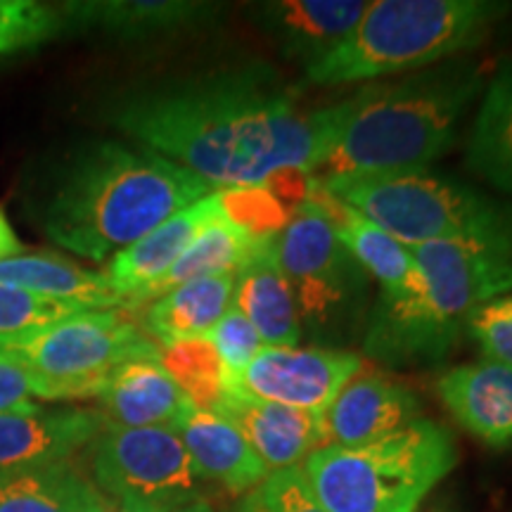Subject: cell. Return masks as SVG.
I'll use <instances>...</instances> for the list:
<instances>
[{
    "label": "cell",
    "instance_id": "cell-1",
    "mask_svg": "<svg viewBox=\"0 0 512 512\" xmlns=\"http://www.w3.org/2000/svg\"><path fill=\"white\" fill-rule=\"evenodd\" d=\"M107 119L214 190H266L318 171L323 155L318 110L264 62L136 86L107 105Z\"/></svg>",
    "mask_w": 512,
    "mask_h": 512
},
{
    "label": "cell",
    "instance_id": "cell-2",
    "mask_svg": "<svg viewBox=\"0 0 512 512\" xmlns=\"http://www.w3.org/2000/svg\"><path fill=\"white\" fill-rule=\"evenodd\" d=\"M484 62L453 57L420 72L361 86L320 107V178L427 169L458 143L470 107L489 81Z\"/></svg>",
    "mask_w": 512,
    "mask_h": 512
},
{
    "label": "cell",
    "instance_id": "cell-3",
    "mask_svg": "<svg viewBox=\"0 0 512 512\" xmlns=\"http://www.w3.org/2000/svg\"><path fill=\"white\" fill-rule=\"evenodd\" d=\"M211 190L155 150L93 140L76 147L41 192L38 223L67 252L107 261Z\"/></svg>",
    "mask_w": 512,
    "mask_h": 512
},
{
    "label": "cell",
    "instance_id": "cell-4",
    "mask_svg": "<svg viewBox=\"0 0 512 512\" xmlns=\"http://www.w3.org/2000/svg\"><path fill=\"white\" fill-rule=\"evenodd\" d=\"M408 249L418 275L377 292L363 328L366 356L387 366L441 361L479 306L512 292V230Z\"/></svg>",
    "mask_w": 512,
    "mask_h": 512
},
{
    "label": "cell",
    "instance_id": "cell-5",
    "mask_svg": "<svg viewBox=\"0 0 512 512\" xmlns=\"http://www.w3.org/2000/svg\"><path fill=\"white\" fill-rule=\"evenodd\" d=\"M512 15L505 0H375L354 31L309 67V86L373 83L465 57Z\"/></svg>",
    "mask_w": 512,
    "mask_h": 512
},
{
    "label": "cell",
    "instance_id": "cell-6",
    "mask_svg": "<svg viewBox=\"0 0 512 512\" xmlns=\"http://www.w3.org/2000/svg\"><path fill=\"white\" fill-rule=\"evenodd\" d=\"M458 465L453 434L418 418L363 446H325L302 465L328 512H418Z\"/></svg>",
    "mask_w": 512,
    "mask_h": 512
},
{
    "label": "cell",
    "instance_id": "cell-7",
    "mask_svg": "<svg viewBox=\"0 0 512 512\" xmlns=\"http://www.w3.org/2000/svg\"><path fill=\"white\" fill-rule=\"evenodd\" d=\"M332 197L361 211L406 247L512 230V202L427 169L316 178Z\"/></svg>",
    "mask_w": 512,
    "mask_h": 512
},
{
    "label": "cell",
    "instance_id": "cell-8",
    "mask_svg": "<svg viewBox=\"0 0 512 512\" xmlns=\"http://www.w3.org/2000/svg\"><path fill=\"white\" fill-rule=\"evenodd\" d=\"M275 249L294 292L302 332L313 347L339 349L366 328L370 275L309 195L275 230Z\"/></svg>",
    "mask_w": 512,
    "mask_h": 512
},
{
    "label": "cell",
    "instance_id": "cell-9",
    "mask_svg": "<svg viewBox=\"0 0 512 512\" xmlns=\"http://www.w3.org/2000/svg\"><path fill=\"white\" fill-rule=\"evenodd\" d=\"M0 354L27 370L31 394L41 401L98 399L110 375L162 349L140 330L126 309L86 311L0 344Z\"/></svg>",
    "mask_w": 512,
    "mask_h": 512
},
{
    "label": "cell",
    "instance_id": "cell-10",
    "mask_svg": "<svg viewBox=\"0 0 512 512\" xmlns=\"http://www.w3.org/2000/svg\"><path fill=\"white\" fill-rule=\"evenodd\" d=\"M86 451L88 479L126 512H176L204 498V479L169 427L107 425Z\"/></svg>",
    "mask_w": 512,
    "mask_h": 512
},
{
    "label": "cell",
    "instance_id": "cell-11",
    "mask_svg": "<svg viewBox=\"0 0 512 512\" xmlns=\"http://www.w3.org/2000/svg\"><path fill=\"white\" fill-rule=\"evenodd\" d=\"M363 366L347 349L264 347L226 392L306 413H325Z\"/></svg>",
    "mask_w": 512,
    "mask_h": 512
},
{
    "label": "cell",
    "instance_id": "cell-12",
    "mask_svg": "<svg viewBox=\"0 0 512 512\" xmlns=\"http://www.w3.org/2000/svg\"><path fill=\"white\" fill-rule=\"evenodd\" d=\"M57 8L64 29L95 31L124 43H145L209 27L223 15L226 5L200 0H79Z\"/></svg>",
    "mask_w": 512,
    "mask_h": 512
},
{
    "label": "cell",
    "instance_id": "cell-13",
    "mask_svg": "<svg viewBox=\"0 0 512 512\" xmlns=\"http://www.w3.org/2000/svg\"><path fill=\"white\" fill-rule=\"evenodd\" d=\"M230 204V190H211L202 200L178 211V214L159 223L155 230L143 235L131 247L121 249L107 261L102 275L112 290L119 294L128 309L140 294L150 290L162 275L176 264L178 256L192 245L204 226L219 219Z\"/></svg>",
    "mask_w": 512,
    "mask_h": 512
},
{
    "label": "cell",
    "instance_id": "cell-14",
    "mask_svg": "<svg viewBox=\"0 0 512 512\" xmlns=\"http://www.w3.org/2000/svg\"><path fill=\"white\" fill-rule=\"evenodd\" d=\"M110 425L91 408H48L0 415V472L69 463Z\"/></svg>",
    "mask_w": 512,
    "mask_h": 512
},
{
    "label": "cell",
    "instance_id": "cell-15",
    "mask_svg": "<svg viewBox=\"0 0 512 512\" xmlns=\"http://www.w3.org/2000/svg\"><path fill=\"white\" fill-rule=\"evenodd\" d=\"M420 415V399L406 384L377 373H358L323 413L325 446H363L403 430Z\"/></svg>",
    "mask_w": 512,
    "mask_h": 512
},
{
    "label": "cell",
    "instance_id": "cell-16",
    "mask_svg": "<svg viewBox=\"0 0 512 512\" xmlns=\"http://www.w3.org/2000/svg\"><path fill=\"white\" fill-rule=\"evenodd\" d=\"M214 411L238 427L271 475L304 465L325 448L323 413L297 411L233 392H223Z\"/></svg>",
    "mask_w": 512,
    "mask_h": 512
},
{
    "label": "cell",
    "instance_id": "cell-17",
    "mask_svg": "<svg viewBox=\"0 0 512 512\" xmlns=\"http://www.w3.org/2000/svg\"><path fill=\"white\" fill-rule=\"evenodd\" d=\"M439 401L484 446L512 448V366L482 358L439 375Z\"/></svg>",
    "mask_w": 512,
    "mask_h": 512
},
{
    "label": "cell",
    "instance_id": "cell-18",
    "mask_svg": "<svg viewBox=\"0 0 512 512\" xmlns=\"http://www.w3.org/2000/svg\"><path fill=\"white\" fill-rule=\"evenodd\" d=\"M368 5L370 0H271L254 3L249 12L280 53L309 67L354 31Z\"/></svg>",
    "mask_w": 512,
    "mask_h": 512
},
{
    "label": "cell",
    "instance_id": "cell-19",
    "mask_svg": "<svg viewBox=\"0 0 512 512\" xmlns=\"http://www.w3.org/2000/svg\"><path fill=\"white\" fill-rule=\"evenodd\" d=\"M233 306L259 332L264 347H299L304 332L290 280L280 266L275 230L261 235L235 273Z\"/></svg>",
    "mask_w": 512,
    "mask_h": 512
},
{
    "label": "cell",
    "instance_id": "cell-20",
    "mask_svg": "<svg viewBox=\"0 0 512 512\" xmlns=\"http://www.w3.org/2000/svg\"><path fill=\"white\" fill-rule=\"evenodd\" d=\"M204 484L230 496H247L271 475L233 422L216 411L190 406L174 427Z\"/></svg>",
    "mask_w": 512,
    "mask_h": 512
},
{
    "label": "cell",
    "instance_id": "cell-21",
    "mask_svg": "<svg viewBox=\"0 0 512 512\" xmlns=\"http://www.w3.org/2000/svg\"><path fill=\"white\" fill-rule=\"evenodd\" d=\"M102 415L117 427H174L192 401L166 370L162 356L119 366L98 396Z\"/></svg>",
    "mask_w": 512,
    "mask_h": 512
},
{
    "label": "cell",
    "instance_id": "cell-22",
    "mask_svg": "<svg viewBox=\"0 0 512 512\" xmlns=\"http://www.w3.org/2000/svg\"><path fill=\"white\" fill-rule=\"evenodd\" d=\"M242 192L245 190H230L228 209L223 211L219 219L204 226L202 233L192 240V245L178 256L176 264L150 290L140 294L126 311H136L140 306H147L162 297V294L174 290V287L190 283V280L209 278V275L221 273H238V268L252 254V249L261 240V235L271 233V230L254 226V223H249L242 216Z\"/></svg>",
    "mask_w": 512,
    "mask_h": 512
},
{
    "label": "cell",
    "instance_id": "cell-23",
    "mask_svg": "<svg viewBox=\"0 0 512 512\" xmlns=\"http://www.w3.org/2000/svg\"><path fill=\"white\" fill-rule=\"evenodd\" d=\"M235 273L209 275L169 290L145 306L140 330L159 349L204 339L233 306Z\"/></svg>",
    "mask_w": 512,
    "mask_h": 512
},
{
    "label": "cell",
    "instance_id": "cell-24",
    "mask_svg": "<svg viewBox=\"0 0 512 512\" xmlns=\"http://www.w3.org/2000/svg\"><path fill=\"white\" fill-rule=\"evenodd\" d=\"M0 285L24 290L55 302L74 304L88 311L124 309L102 271L83 268L76 261L53 252L17 254L0 261Z\"/></svg>",
    "mask_w": 512,
    "mask_h": 512
},
{
    "label": "cell",
    "instance_id": "cell-25",
    "mask_svg": "<svg viewBox=\"0 0 512 512\" xmlns=\"http://www.w3.org/2000/svg\"><path fill=\"white\" fill-rule=\"evenodd\" d=\"M309 197L323 209L325 219L330 221L339 242L363 266L370 280L380 285V292L401 290V287L413 283L415 275H418V266H415L411 249L394 240L389 233H384L361 211L325 192L316 181L309 183Z\"/></svg>",
    "mask_w": 512,
    "mask_h": 512
},
{
    "label": "cell",
    "instance_id": "cell-26",
    "mask_svg": "<svg viewBox=\"0 0 512 512\" xmlns=\"http://www.w3.org/2000/svg\"><path fill=\"white\" fill-rule=\"evenodd\" d=\"M465 164L512 200V57L491 72L467 136Z\"/></svg>",
    "mask_w": 512,
    "mask_h": 512
},
{
    "label": "cell",
    "instance_id": "cell-27",
    "mask_svg": "<svg viewBox=\"0 0 512 512\" xmlns=\"http://www.w3.org/2000/svg\"><path fill=\"white\" fill-rule=\"evenodd\" d=\"M98 498L72 460L0 472V512H93Z\"/></svg>",
    "mask_w": 512,
    "mask_h": 512
},
{
    "label": "cell",
    "instance_id": "cell-28",
    "mask_svg": "<svg viewBox=\"0 0 512 512\" xmlns=\"http://www.w3.org/2000/svg\"><path fill=\"white\" fill-rule=\"evenodd\" d=\"M162 363L188 394L192 406L214 411L223 396V375L207 339L162 349Z\"/></svg>",
    "mask_w": 512,
    "mask_h": 512
},
{
    "label": "cell",
    "instance_id": "cell-29",
    "mask_svg": "<svg viewBox=\"0 0 512 512\" xmlns=\"http://www.w3.org/2000/svg\"><path fill=\"white\" fill-rule=\"evenodd\" d=\"M64 29L60 8L34 0H0V55L38 48Z\"/></svg>",
    "mask_w": 512,
    "mask_h": 512
},
{
    "label": "cell",
    "instance_id": "cell-30",
    "mask_svg": "<svg viewBox=\"0 0 512 512\" xmlns=\"http://www.w3.org/2000/svg\"><path fill=\"white\" fill-rule=\"evenodd\" d=\"M86 311L88 309H81V306L55 302V299L0 285V344L34 335L48 325Z\"/></svg>",
    "mask_w": 512,
    "mask_h": 512
},
{
    "label": "cell",
    "instance_id": "cell-31",
    "mask_svg": "<svg viewBox=\"0 0 512 512\" xmlns=\"http://www.w3.org/2000/svg\"><path fill=\"white\" fill-rule=\"evenodd\" d=\"M204 339H207L209 347L214 349L216 361H219L221 366L223 392L245 373V368L259 356V351L264 349L259 332L254 330V325L249 323L235 306H230L226 316L216 323V328Z\"/></svg>",
    "mask_w": 512,
    "mask_h": 512
},
{
    "label": "cell",
    "instance_id": "cell-32",
    "mask_svg": "<svg viewBox=\"0 0 512 512\" xmlns=\"http://www.w3.org/2000/svg\"><path fill=\"white\" fill-rule=\"evenodd\" d=\"M465 332L475 339L484 358L512 366V292L479 306L467 318Z\"/></svg>",
    "mask_w": 512,
    "mask_h": 512
},
{
    "label": "cell",
    "instance_id": "cell-33",
    "mask_svg": "<svg viewBox=\"0 0 512 512\" xmlns=\"http://www.w3.org/2000/svg\"><path fill=\"white\" fill-rule=\"evenodd\" d=\"M261 512H328L313 494L304 467H290L268 475L254 489Z\"/></svg>",
    "mask_w": 512,
    "mask_h": 512
},
{
    "label": "cell",
    "instance_id": "cell-34",
    "mask_svg": "<svg viewBox=\"0 0 512 512\" xmlns=\"http://www.w3.org/2000/svg\"><path fill=\"white\" fill-rule=\"evenodd\" d=\"M38 401L31 394L27 370L0 354V415L15 411H31Z\"/></svg>",
    "mask_w": 512,
    "mask_h": 512
},
{
    "label": "cell",
    "instance_id": "cell-35",
    "mask_svg": "<svg viewBox=\"0 0 512 512\" xmlns=\"http://www.w3.org/2000/svg\"><path fill=\"white\" fill-rule=\"evenodd\" d=\"M24 252V245L19 242L15 228L10 226L8 216H5V211L0 209V261L3 259H10V256H17Z\"/></svg>",
    "mask_w": 512,
    "mask_h": 512
},
{
    "label": "cell",
    "instance_id": "cell-36",
    "mask_svg": "<svg viewBox=\"0 0 512 512\" xmlns=\"http://www.w3.org/2000/svg\"><path fill=\"white\" fill-rule=\"evenodd\" d=\"M235 512H261V505H259V501H256L254 491L242 498V501L238 503V508H235Z\"/></svg>",
    "mask_w": 512,
    "mask_h": 512
},
{
    "label": "cell",
    "instance_id": "cell-37",
    "mask_svg": "<svg viewBox=\"0 0 512 512\" xmlns=\"http://www.w3.org/2000/svg\"><path fill=\"white\" fill-rule=\"evenodd\" d=\"M176 512H216V510L211 508V503L207 501V498H202V501H197V503H190V505H185V508L176 510Z\"/></svg>",
    "mask_w": 512,
    "mask_h": 512
},
{
    "label": "cell",
    "instance_id": "cell-38",
    "mask_svg": "<svg viewBox=\"0 0 512 512\" xmlns=\"http://www.w3.org/2000/svg\"><path fill=\"white\" fill-rule=\"evenodd\" d=\"M93 512H126V510H121L119 505H114L112 501H107V498L100 494V498H98V503H95Z\"/></svg>",
    "mask_w": 512,
    "mask_h": 512
},
{
    "label": "cell",
    "instance_id": "cell-39",
    "mask_svg": "<svg viewBox=\"0 0 512 512\" xmlns=\"http://www.w3.org/2000/svg\"><path fill=\"white\" fill-rule=\"evenodd\" d=\"M432 512H441V510H432Z\"/></svg>",
    "mask_w": 512,
    "mask_h": 512
}]
</instances>
